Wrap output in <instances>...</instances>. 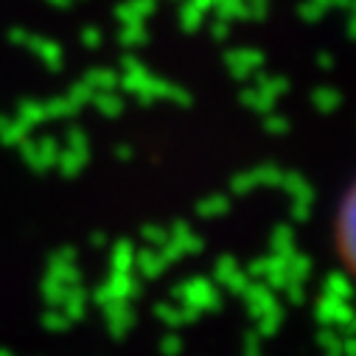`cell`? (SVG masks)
<instances>
[{
	"label": "cell",
	"mask_w": 356,
	"mask_h": 356,
	"mask_svg": "<svg viewBox=\"0 0 356 356\" xmlns=\"http://www.w3.org/2000/svg\"><path fill=\"white\" fill-rule=\"evenodd\" d=\"M350 211H353V205H350V194L342 200V222H339V233H342V252L345 255H350V244H353V238H350V233H353V227H350Z\"/></svg>",
	"instance_id": "obj_1"
}]
</instances>
